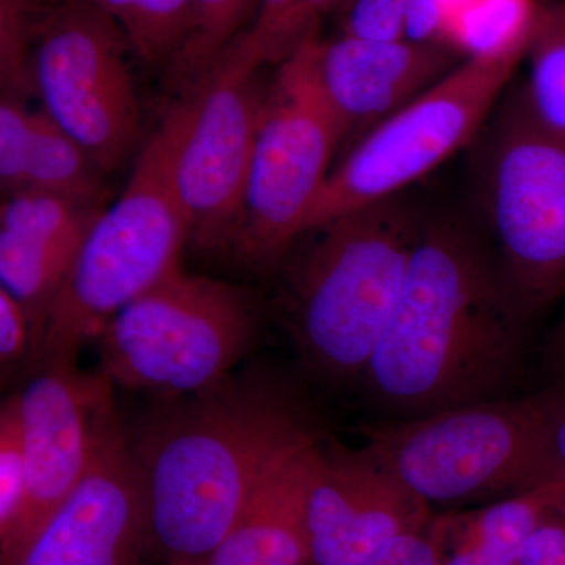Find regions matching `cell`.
<instances>
[{
    "label": "cell",
    "instance_id": "cell-1",
    "mask_svg": "<svg viewBox=\"0 0 565 565\" xmlns=\"http://www.w3.org/2000/svg\"><path fill=\"white\" fill-rule=\"evenodd\" d=\"M533 321L489 234L426 215L407 278L362 375L384 422L511 396Z\"/></svg>",
    "mask_w": 565,
    "mask_h": 565
},
{
    "label": "cell",
    "instance_id": "cell-2",
    "mask_svg": "<svg viewBox=\"0 0 565 565\" xmlns=\"http://www.w3.org/2000/svg\"><path fill=\"white\" fill-rule=\"evenodd\" d=\"M167 559L206 561L258 487L322 440L302 401L263 371L158 399L129 437Z\"/></svg>",
    "mask_w": 565,
    "mask_h": 565
},
{
    "label": "cell",
    "instance_id": "cell-3",
    "mask_svg": "<svg viewBox=\"0 0 565 565\" xmlns=\"http://www.w3.org/2000/svg\"><path fill=\"white\" fill-rule=\"evenodd\" d=\"M426 214L390 196L297 237L277 270L286 323L323 381L362 379L399 299Z\"/></svg>",
    "mask_w": 565,
    "mask_h": 565
},
{
    "label": "cell",
    "instance_id": "cell-4",
    "mask_svg": "<svg viewBox=\"0 0 565 565\" xmlns=\"http://www.w3.org/2000/svg\"><path fill=\"white\" fill-rule=\"evenodd\" d=\"M191 107L185 95L167 109L137 152L125 191L93 223L44 318L25 364L29 374L46 364L77 362L81 349L98 340L122 308L181 269L189 232L174 161Z\"/></svg>",
    "mask_w": 565,
    "mask_h": 565
},
{
    "label": "cell",
    "instance_id": "cell-5",
    "mask_svg": "<svg viewBox=\"0 0 565 565\" xmlns=\"http://www.w3.org/2000/svg\"><path fill=\"white\" fill-rule=\"evenodd\" d=\"M565 386L460 405L363 430L371 449L430 505L497 503L563 476L555 426Z\"/></svg>",
    "mask_w": 565,
    "mask_h": 565
},
{
    "label": "cell",
    "instance_id": "cell-6",
    "mask_svg": "<svg viewBox=\"0 0 565 565\" xmlns=\"http://www.w3.org/2000/svg\"><path fill=\"white\" fill-rule=\"evenodd\" d=\"M255 333L244 291L178 269L122 308L96 343L114 385L174 399L222 384Z\"/></svg>",
    "mask_w": 565,
    "mask_h": 565
},
{
    "label": "cell",
    "instance_id": "cell-7",
    "mask_svg": "<svg viewBox=\"0 0 565 565\" xmlns=\"http://www.w3.org/2000/svg\"><path fill=\"white\" fill-rule=\"evenodd\" d=\"M307 41L280 63L267 92L228 252L253 273L278 269L332 173L334 151L343 147V129L316 81Z\"/></svg>",
    "mask_w": 565,
    "mask_h": 565
},
{
    "label": "cell",
    "instance_id": "cell-8",
    "mask_svg": "<svg viewBox=\"0 0 565 565\" xmlns=\"http://www.w3.org/2000/svg\"><path fill=\"white\" fill-rule=\"evenodd\" d=\"M527 40L489 54L470 55L433 88L356 141L332 169L303 232L397 195L473 139L525 58Z\"/></svg>",
    "mask_w": 565,
    "mask_h": 565
},
{
    "label": "cell",
    "instance_id": "cell-9",
    "mask_svg": "<svg viewBox=\"0 0 565 565\" xmlns=\"http://www.w3.org/2000/svg\"><path fill=\"white\" fill-rule=\"evenodd\" d=\"M484 150L479 193L487 234L534 319L565 292V136L519 92Z\"/></svg>",
    "mask_w": 565,
    "mask_h": 565
},
{
    "label": "cell",
    "instance_id": "cell-10",
    "mask_svg": "<svg viewBox=\"0 0 565 565\" xmlns=\"http://www.w3.org/2000/svg\"><path fill=\"white\" fill-rule=\"evenodd\" d=\"M126 50L131 46L120 25L92 0H66L41 13L33 47L35 96L106 174L143 145Z\"/></svg>",
    "mask_w": 565,
    "mask_h": 565
},
{
    "label": "cell",
    "instance_id": "cell-11",
    "mask_svg": "<svg viewBox=\"0 0 565 565\" xmlns=\"http://www.w3.org/2000/svg\"><path fill=\"white\" fill-rule=\"evenodd\" d=\"M262 68L233 41L189 93L191 115L174 161V185L196 250L232 247L269 92L259 79Z\"/></svg>",
    "mask_w": 565,
    "mask_h": 565
},
{
    "label": "cell",
    "instance_id": "cell-12",
    "mask_svg": "<svg viewBox=\"0 0 565 565\" xmlns=\"http://www.w3.org/2000/svg\"><path fill=\"white\" fill-rule=\"evenodd\" d=\"M18 394L28 456V494L0 564L21 565L32 542L79 484L96 438L115 408L114 382L77 362L51 363L31 373Z\"/></svg>",
    "mask_w": 565,
    "mask_h": 565
},
{
    "label": "cell",
    "instance_id": "cell-13",
    "mask_svg": "<svg viewBox=\"0 0 565 565\" xmlns=\"http://www.w3.org/2000/svg\"><path fill=\"white\" fill-rule=\"evenodd\" d=\"M154 544L140 465L118 412L107 416L79 484L21 565H141Z\"/></svg>",
    "mask_w": 565,
    "mask_h": 565
},
{
    "label": "cell",
    "instance_id": "cell-14",
    "mask_svg": "<svg viewBox=\"0 0 565 565\" xmlns=\"http://www.w3.org/2000/svg\"><path fill=\"white\" fill-rule=\"evenodd\" d=\"M433 519V505L367 446H316L307 492L310 565L363 564Z\"/></svg>",
    "mask_w": 565,
    "mask_h": 565
},
{
    "label": "cell",
    "instance_id": "cell-15",
    "mask_svg": "<svg viewBox=\"0 0 565 565\" xmlns=\"http://www.w3.org/2000/svg\"><path fill=\"white\" fill-rule=\"evenodd\" d=\"M307 44L316 81L340 121L343 147L349 141V150L467 58L445 41L316 35Z\"/></svg>",
    "mask_w": 565,
    "mask_h": 565
},
{
    "label": "cell",
    "instance_id": "cell-16",
    "mask_svg": "<svg viewBox=\"0 0 565 565\" xmlns=\"http://www.w3.org/2000/svg\"><path fill=\"white\" fill-rule=\"evenodd\" d=\"M104 210L106 206L36 191H22L3 199L0 288L7 289L29 315L32 351L55 296Z\"/></svg>",
    "mask_w": 565,
    "mask_h": 565
},
{
    "label": "cell",
    "instance_id": "cell-17",
    "mask_svg": "<svg viewBox=\"0 0 565 565\" xmlns=\"http://www.w3.org/2000/svg\"><path fill=\"white\" fill-rule=\"evenodd\" d=\"M319 441L286 460L258 487L203 565H310L307 492Z\"/></svg>",
    "mask_w": 565,
    "mask_h": 565
},
{
    "label": "cell",
    "instance_id": "cell-18",
    "mask_svg": "<svg viewBox=\"0 0 565 565\" xmlns=\"http://www.w3.org/2000/svg\"><path fill=\"white\" fill-rule=\"evenodd\" d=\"M104 173L88 151L43 109L33 111V134L24 191L52 193L106 206Z\"/></svg>",
    "mask_w": 565,
    "mask_h": 565
},
{
    "label": "cell",
    "instance_id": "cell-19",
    "mask_svg": "<svg viewBox=\"0 0 565 565\" xmlns=\"http://www.w3.org/2000/svg\"><path fill=\"white\" fill-rule=\"evenodd\" d=\"M557 514H565V475L470 512L486 565H519L527 539Z\"/></svg>",
    "mask_w": 565,
    "mask_h": 565
},
{
    "label": "cell",
    "instance_id": "cell-20",
    "mask_svg": "<svg viewBox=\"0 0 565 565\" xmlns=\"http://www.w3.org/2000/svg\"><path fill=\"white\" fill-rule=\"evenodd\" d=\"M258 0H192L188 32L180 51L167 66L170 90L188 95L202 82L223 52L255 17Z\"/></svg>",
    "mask_w": 565,
    "mask_h": 565
},
{
    "label": "cell",
    "instance_id": "cell-21",
    "mask_svg": "<svg viewBox=\"0 0 565 565\" xmlns=\"http://www.w3.org/2000/svg\"><path fill=\"white\" fill-rule=\"evenodd\" d=\"M525 58L527 106L565 136V2L537 3Z\"/></svg>",
    "mask_w": 565,
    "mask_h": 565
},
{
    "label": "cell",
    "instance_id": "cell-22",
    "mask_svg": "<svg viewBox=\"0 0 565 565\" xmlns=\"http://www.w3.org/2000/svg\"><path fill=\"white\" fill-rule=\"evenodd\" d=\"M120 25L134 54L150 66H167L180 51L192 0H92Z\"/></svg>",
    "mask_w": 565,
    "mask_h": 565
},
{
    "label": "cell",
    "instance_id": "cell-23",
    "mask_svg": "<svg viewBox=\"0 0 565 565\" xmlns=\"http://www.w3.org/2000/svg\"><path fill=\"white\" fill-rule=\"evenodd\" d=\"M535 0H467L446 21L445 40L467 57L527 40Z\"/></svg>",
    "mask_w": 565,
    "mask_h": 565
},
{
    "label": "cell",
    "instance_id": "cell-24",
    "mask_svg": "<svg viewBox=\"0 0 565 565\" xmlns=\"http://www.w3.org/2000/svg\"><path fill=\"white\" fill-rule=\"evenodd\" d=\"M44 7L39 0H0V81L2 95H35L33 47Z\"/></svg>",
    "mask_w": 565,
    "mask_h": 565
},
{
    "label": "cell",
    "instance_id": "cell-25",
    "mask_svg": "<svg viewBox=\"0 0 565 565\" xmlns=\"http://www.w3.org/2000/svg\"><path fill=\"white\" fill-rule=\"evenodd\" d=\"M28 494V456L18 394H11L0 411V545L20 522Z\"/></svg>",
    "mask_w": 565,
    "mask_h": 565
},
{
    "label": "cell",
    "instance_id": "cell-26",
    "mask_svg": "<svg viewBox=\"0 0 565 565\" xmlns=\"http://www.w3.org/2000/svg\"><path fill=\"white\" fill-rule=\"evenodd\" d=\"M33 134V111L25 99L2 95L0 102V185L3 195L22 192L28 177Z\"/></svg>",
    "mask_w": 565,
    "mask_h": 565
},
{
    "label": "cell",
    "instance_id": "cell-27",
    "mask_svg": "<svg viewBox=\"0 0 565 565\" xmlns=\"http://www.w3.org/2000/svg\"><path fill=\"white\" fill-rule=\"evenodd\" d=\"M340 35L373 41L405 39V0H341Z\"/></svg>",
    "mask_w": 565,
    "mask_h": 565
},
{
    "label": "cell",
    "instance_id": "cell-28",
    "mask_svg": "<svg viewBox=\"0 0 565 565\" xmlns=\"http://www.w3.org/2000/svg\"><path fill=\"white\" fill-rule=\"evenodd\" d=\"M32 351V323L24 307L0 288V364L2 375L28 363Z\"/></svg>",
    "mask_w": 565,
    "mask_h": 565
},
{
    "label": "cell",
    "instance_id": "cell-29",
    "mask_svg": "<svg viewBox=\"0 0 565 565\" xmlns=\"http://www.w3.org/2000/svg\"><path fill=\"white\" fill-rule=\"evenodd\" d=\"M296 3L297 0H258L252 24L237 36V43L262 65L273 63L275 40Z\"/></svg>",
    "mask_w": 565,
    "mask_h": 565
},
{
    "label": "cell",
    "instance_id": "cell-30",
    "mask_svg": "<svg viewBox=\"0 0 565 565\" xmlns=\"http://www.w3.org/2000/svg\"><path fill=\"white\" fill-rule=\"evenodd\" d=\"M430 526L440 550L441 565H486L471 526L470 512L434 516Z\"/></svg>",
    "mask_w": 565,
    "mask_h": 565
},
{
    "label": "cell",
    "instance_id": "cell-31",
    "mask_svg": "<svg viewBox=\"0 0 565 565\" xmlns=\"http://www.w3.org/2000/svg\"><path fill=\"white\" fill-rule=\"evenodd\" d=\"M341 0H297L292 13L282 24L273 50V62L281 63L303 41L318 35L319 24L327 13L338 9Z\"/></svg>",
    "mask_w": 565,
    "mask_h": 565
},
{
    "label": "cell",
    "instance_id": "cell-32",
    "mask_svg": "<svg viewBox=\"0 0 565 565\" xmlns=\"http://www.w3.org/2000/svg\"><path fill=\"white\" fill-rule=\"evenodd\" d=\"M360 565H441L433 526L399 535Z\"/></svg>",
    "mask_w": 565,
    "mask_h": 565
},
{
    "label": "cell",
    "instance_id": "cell-33",
    "mask_svg": "<svg viewBox=\"0 0 565 565\" xmlns=\"http://www.w3.org/2000/svg\"><path fill=\"white\" fill-rule=\"evenodd\" d=\"M519 565H565V514L553 515L527 539Z\"/></svg>",
    "mask_w": 565,
    "mask_h": 565
},
{
    "label": "cell",
    "instance_id": "cell-34",
    "mask_svg": "<svg viewBox=\"0 0 565 565\" xmlns=\"http://www.w3.org/2000/svg\"><path fill=\"white\" fill-rule=\"evenodd\" d=\"M544 359L552 385L565 386V310L546 341Z\"/></svg>",
    "mask_w": 565,
    "mask_h": 565
},
{
    "label": "cell",
    "instance_id": "cell-35",
    "mask_svg": "<svg viewBox=\"0 0 565 565\" xmlns=\"http://www.w3.org/2000/svg\"><path fill=\"white\" fill-rule=\"evenodd\" d=\"M555 452L561 471L565 475V397L555 426Z\"/></svg>",
    "mask_w": 565,
    "mask_h": 565
},
{
    "label": "cell",
    "instance_id": "cell-36",
    "mask_svg": "<svg viewBox=\"0 0 565 565\" xmlns=\"http://www.w3.org/2000/svg\"><path fill=\"white\" fill-rule=\"evenodd\" d=\"M438 2H440L441 7H444L446 21H448V18L451 17V14L455 13L459 7H462L467 0H438Z\"/></svg>",
    "mask_w": 565,
    "mask_h": 565
},
{
    "label": "cell",
    "instance_id": "cell-37",
    "mask_svg": "<svg viewBox=\"0 0 565 565\" xmlns=\"http://www.w3.org/2000/svg\"><path fill=\"white\" fill-rule=\"evenodd\" d=\"M202 561L167 559V565H203Z\"/></svg>",
    "mask_w": 565,
    "mask_h": 565
}]
</instances>
